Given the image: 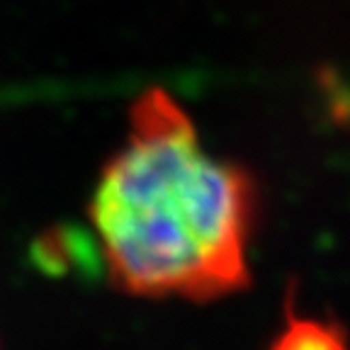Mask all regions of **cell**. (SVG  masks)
Returning <instances> with one entry per match:
<instances>
[{"label":"cell","instance_id":"obj_2","mask_svg":"<svg viewBox=\"0 0 350 350\" xmlns=\"http://www.w3.org/2000/svg\"><path fill=\"white\" fill-rule=\"evenodd\" d=\"M270 350H350V338L331 319L301 317L290 309Z\"/></svg>","mask_w":350,"mask_h":350},{"label":"cell","instance_id":"obj_1","mask_svg":"<svg viewBox=\"0 0 350 350\" xmlns=\"http://www.w3.org/2000/svg\"><path fill=\"white\" fill-rule=\"evenodd\" d=\"M253 178L202 146L163 88L129 109L126 142L100 173L90 221L109 280L137 297L212 301L251 284Z\"/></svg>","mask_w":350,"mask_h":350}]
</instances>
